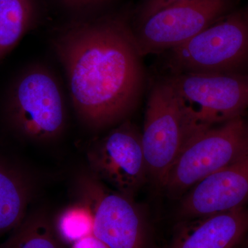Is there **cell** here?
Returning a JSON list of instances; mask_svg holds the SVG:
<instances>
[{
    "mask_svg": "<svg viewBox=\"0 0 248 248\" xmlns=\"http://www.w3.org/2000/svg\"><path fill=\"white\" fill-rule=\"evenodd\" d=\"M50 45L80 121L103 130L126 120L143 92L142 57L125 17L97 15L55 31Z\"/></svg>",
    "mask_w": 248,
    "mask_h": 248,
    "instance_id": "6da1fadb",
    "label": "cell"
},
{
    "mask_svg": "<svg viewBox=\"0 0 248 248\" xmlns=\"http://www.w3.org/2000/svg\"><path fill=\"white\" fill-rule=\"evenodd\" d=\"M3 117L19 140L46 143L60 138L66 128V101L53 70L34 62L17 72L5 93Z\"/></svg>",
    "mask_w": 248,
    "mask_h": 248,
    "instance_id": "7a4b0ae2",
    "label": "cell"
},
{
    "mask_svg": "<svg viewBox=\"0 0 248 248\" xmlns=\"http://www.w3.org/2000/svg\"><path fill=\"white\" fill-rule=\"evenodd\" d=\"M206 128L196 122L167 78L152 88L141 143L148 177L163 187L168 173L194 135Z\"/></svg>",
    "mask_w": 248,
    "mask_h": 248,
    "instance_id": "3957f363",
    "label": "cell"
},
{
    "mask_svg": "<svg viewBox=\"0 0 248 248\" xmlns=\"http://www.w3.org/2000/svg\"><path fill=\"white\" fill-rule=\"evenodd\" d=\"M217 125L194 135L170 170L163 188L171 198H182L204 178L248 156V122L242 116Z\"/></svg>",
    "mask_w": 248,
    "mask_h": 248,
    "instance_id": "277c9868",
    "label": "cell"
},
{
    "mask_svg": "<svg viewBox=\"0 0 248 248\" xmlns=\"http://www.w3.org/2000/svg\"><path fill=\"white\" fill-rule=\"evenodd\" d=\"M173 73L244 75L248 68V7L232 11L192 37L169 50Z\"/></svg>",
    "mask_w": 248,
    "mask_h": 248,
    "instance_id": "5b68a950",
    "label": "cell"
},
{
    "mask_svg": "<svg viewBox=\"0 0 248 248\" xmlns=\"http://www.w3.org/2000/svg\"><path fill=\"white\" fill-rule=\"evenodd\" d=\"M233 0H180L137 24H130L142 58L184 45L232 11Z\"/></svg>",
    "mask_w": 248,
    "mask_h": 248,
    "instance_id": "8992f818",
    "label": "cell"
},
{
    "mask_svg": "<svg viewBox=\"0 0 248 248\" xmlns=\"http://www.w3.org/2000/svg\"><path fill=\"white\" fill-rule=\"evenodd\" d=\"M167 79L203 128L239 117L248 108V76L183 73Z\"/></svg>",
    "mask_w": 248,
    "mask_h": 248,
    "instance_id": "52a82bcc",
    "label": "cell"
},
{
    "mask_svg": "<svg viewBox=\"0 0 248 248\" xmlns=\"http://www.w3.org/2000/svg\"><path fill=\"white\" fill-rule=\"evenodd\" d=\"M78 182L81 202L92 212L93 234L110 248H145L144 220L131 197L109 190L93 174Z\"/></svg>",
    "mask_w": 248,
    "mask_h": 248,
    "instance_id": "ba28073f",
    "label": "cell"
},
{
    "mask_svg": "<svg viewBox=\"0 0 248 248\" xmlns=\"http://www.w3.org/2000/svg\"><path fill=\"white\" fill-rule=\"evenodd\" d=\"M88 159L94 177L131 198L148 177L141 133L129 121L94 142Z\"/></svg>",
    "mask_w": 248,
    "mask_h": 248,
    "instance_id": "9c48e42d",
    "label": "cell"
},
{
    "mask_svg": "<svg viewBox=\"0 0 248 248\" xmlns=\"http://www.w3.org/2000/svg\"><path fill=\"white\" fill-rule=\"evenodd\" d=\"M248 202V155L210 174L183 196L178 215L193 220L244 207Z\"/></svg>",
    "mask_w": 248,
    "mask_h": 248,
    "instance_id": "30bf717a",
    "label": "cell"
},
{
    "mask_svg": "<svg viewBox=\"0 0 248 248\" xmlns=\"http://www.w3.org/2000/svg\"><path fill=\"white\" fill-rule=\"evenodd\" d=\"M181 231L169 248H236L248 233V208L197 218Z\"/></svg>",
    "mask_w": 248,
    "mask_h": 248,
    "instance_id": "8fae6325",
    "label": "cell"
},
{
    "mask_svg": "<svg viewBox=\"0 0 248 248\" xmlns=\"http://www.w3.org/2000/svg\"><path fill=\"white\" fill-rule=\"evenodd\" d=\"M31 195L25 174L0 158V237L14 231L27 217Z\"/></svg>",
    "mask_w": 248,
    "mask_h": 248,
    "instance_id": "7c38bea8",
    "label": "cell"
},
{
    "mask_svg": "<svg viewBox=\"0 0 248 248\" xmlns=\"http://www.w3.org/2000/svg\"><path fill=\"white\" fill-rule=\"evenodd\" d=\"M40 0H0V63L40 22Z\"/></svg>",
    "mask_w": 248,
    "mask_h": 248,
    "instance_id": "4fadbf2b",
    "label": "cell"
},
{
    "mask_svg": "<svg viewBox=\"0 0 248 248\" xmlns=\"http://www.w3.org/2000/svg\"><path fill=\"white\" fill-rule=\"evenodd\" d=\"M64 244L45 215L31 213L11 232L0 248H65Z\"/></svg>",
    "mask_w": 248,
    "mask_h": 248,
    "instance_id": "5bb4252c",
    "label": "cell"
},
{
    "mask_svg": "<svg viewBox=\"0 0 248 248\" xmlns=\"http://www.w3.org/2000/svg\"><path fill=\"white\" fill-rule=\"evenodd\" d=\"M55 229L64 244H73L93 234V216L91 209L81 202L66 208L59 216Z\"/></svg>",
    "mask_w": 248,
    "mask_h": 248,
    "instance_id": "9a60e30c",
    "label": "cell"
},
{
    "mask_svg": "<svg viewBox=\"0 0 248 248\" xmlns=\"http://www.w3.org/2000/svg\"><path fill=\"white\" fill-rule=\"evenodd\" d=\"M63 9L75 15L74 19L97 16L98 12L114 0H57Z\"/></svg>",
    "mask_w": 248,
    "mask_h": 248,
    "instance_id": "2e32d148",
    "label": "cell"
},
{
    "mask_svg": "<svg viewBox=\"0 0 248 248\" xmlns=\"http://www.w3.org/2000/svg\"><path fill=\"white\" fill-rule=\"evenodd\" d=\"M179 1L180 0H143L135 11L133 24L143 22L153 15Z\"/></svg>",
    "mask_w": 248,
    "mask_h": 248,
    "instance_id": "e0dca14e",
    "label": "cell"
},
{
    "mask_svg": "<svg viewBox=\"0 0 248 248\" xmlns=\"http://www.w3.org/2000/svg\"><path fill=\"white\" fill-rule=\"evenodd\" d=\"M71 248H110L107 244L91 234L71 244Z\"/></svg>",
    "mask_w": 248,
    "mask_h": 248,
    "instance_id": "ac0fdd59",
    "label": "cell"
},
{
    "mask_svg": "<svg viewBox=\"0 0 248 248\" xmlns=\"http://www.w3.org/2000/svg\"><path fill=\"white\" fill-rule=\"evenodd\" d=\"M245 240V246H246V248H248V233L247 236H246V238L244 239Z\"/></svg>",
    "mask_w": 248,
    "mask_h": 248,
    "instance_id": "d6986e66",
    "label": "cell"
}]
</instances>
